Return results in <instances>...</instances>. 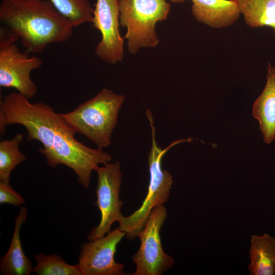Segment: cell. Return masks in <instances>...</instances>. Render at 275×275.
<instances>
[{
	"instance_id": "6da1fadb",
	"label": "cell",
	"mask_w": 275,
	"mask_h": 275,
	"mask_svg": "<svg viewBox=\"0 0 275 275\" xmlns=\"http://www.w3.org/2000/svg\"><path fill=\"white\" fill-rule=\"evenodd\" d=\"M25 127L28 141L37 140L39 149L52 168L64 164L77 176L78 182L88 188L91 174L100 164L111 162L112 156L101 149L86 146L75 138V132L51 106L42 102L32 103L18 92H13L0 101V133L8 126Z\"/></svg>"
},
{
	"instance_id": "7a4b0ae2",
	"label": "cell",
	"mask_w": 275,
	"mask_h": 275,
	"mask_svg": "<svg viewBox=\"0 0 275 275\" xmlns=\"http://www.w3.org/2000/svg\"><path fill=\"white\" fill-rule=\"evenodd\" d=\"M0 21L19 37L28 53H40L50 44L66 42L74 28L49 0H2Z\"/></svg>"
},
{
	"instance_id": "3957f363",
	"label": "cell",
	"mask_w": 275,
	"mask_h": 275,
	"mask_svg": "<svg viewBox=\"0 0 275 275\" xmlns=\"http://www.w3.org/2000/svg\"><path fill=\"white\" fill-rule=\"evenodd\" d=\"M125 98L123 95L103 88L73 111L61 115L76 133L85 135L102 149L111 144L119 111Z\"/></svg>"
},
{
	"instance_id": "277c9868",
	"label": "cell",
	"mask_w": 275,
	"mask_h": 275,
	"mask_svg": "<svg viewBox=\"0 0 275 275\" xmlns=\"http://www.w3.org/2000/svg\"><path fill=\"white\" fill-rule=\"evenodd\" d=\"M146 115L151 128L152 145L148 159L150 179L146 197L141 206L131 215L122 217L118 221L119 228L125 233L126 237L132 240L143 228L151 211L156 207L163 205L168 200L172 184V176L162 168V159L167 152L174 146L193 139L174 141L166 148L162 149L157 144L155 128L153 115L147 109Z\"/></svg>"
},
{
	"instance_id": "5b68a950",
	"label": "cell",
	"mask_w": 275,
	"mask_h": 275,
	"mask_svg": "<svg viewBox=\"0 0 275 275\" xmlns=\"http://www.w3.org/2000/svg\"><path fill=\"white\" fill-rule=\"evenodd\" d=\"M120 24L126 27L127 50L135 54L141 47H154L159 40L155 24L166 20L171 6L167 0H118Z\"/></svg>"
},
{
	"instance_id": "8992f818",
	"label": "cell",
	"mask_w": 275,
	"mask_h": 275,
	"mask_svg": "<svg viewBox=\"0 0 275 275\" xmlns=\"http://www.w3.org/2000/svg\"><path fill=\"white\" fill-rule=\"evenodd\" d=\"M19 37L4 26L1 27L0 35V86L13 88L28 99L37 92L35 83L31 78V73L39 68L42 60L36 56L30 57L17 47Z\"/></svg>"
},
{
	"instance_id": "52a82bcc",
	"label": "cell",
	"mask_w": 275,
	"mask_h": 275,
	"mask_svg": "<svg viewBox=\"0 0 275 275\" xmlns=\"http://www.w3.org/2000/svg\"><path fill=\"white\" fill-rule=\"evenodd\" d=\"M163 205L155 207L143 228L138 234L141 244L132 257L136 265L133 275H161L174 265V259L162 248L160 231L166 219Z\"/></svg>"
},
{
	"instance_id": "ba28073f",
	"label": "cell",
	"mask_w": 275,
	"mask_h": 275,
	"mask_svg": "<svg viewBox=\"0 0 275 275\" xmlns=\"http://www.w3.org/2000/svg\"><path fill=\"white\" fill-rule=\"evenodd\" d=\"M95 171L97 174L98 183L97 200L94 204L99 209L101 217L99 224L88 235L89 241L105 236L111 231L112 224L118 222L123 216L121 209L123 202L119 198L122 181L119 162L99 166Z\"/></svg>"
},
{
	"instance_id": "9c48e42d",
	"label": "cell",
	"mask_w": 275,
	"mask_h": 275,
	"mask_svg": "<svg viewBox=\"0 0 275 275\" xmlns=\"http://www.w3.org/2000/svg\"><path fill=\"white\" fill-rule=\"evenodd\" d=\"M125 233L119 227L105 236L81 245L78 263L83 275H124V266L114 259Z\"/></svg>"
},
{
	"instance_id": "30bf717a",
	"label": "cell",
	"mask_w": 275,
	"mask_h": 275,
	"mask_svg": "<svg viewBox=\"0 0 275 275\" xmlns=\"http://www.w3.org/2000/svg\"><path fill=\"white\" fill-rule=\"evenodd\" d=\"M119 15L118 0H96L92 23L102 37L95 52L108 64H115L123 58L124 40L119 32Z\"/></svg>"
},
{
	"instance_id": "8fae6325",
	"label": "cell",
	"mask_w": 275,
	"mask_h": 275,
	"mask_svg": "<svg viewBox=\"0 0 275 275\" xmlns=\"http://www.w3.org/2000/svg\"><path fill=\"white\" fill-rule=\"evenodd\" d=\"M196 19L215 29L232 25L240 14L236 0H191Z\"/></svg>"
},
{
	"instance_id": "7c38bea8",
	"label": "cell",
	"mask_w": 275,
	"mask_h": 275,
	"mask_svg": "<svg viewBox=\"0 0 275 275\" xmlns=\"http://www.w3.org/2000/svg\"><path fill=\"white\" fill-rule=\"evenodd\" d=\"M266 84L252 107V115L259 122L264 143L275 139V67L268 63Z\"/></svg>"
},
{
	"instance_id": "4fadbf2b",
	"label": "cell",
	"mask_w": 275,
	"mask_h": 275,
	"mask_svg": "<svg viewBox=\"0 0 275 275\" xmlns=\"http://www.w3.org/2000/svg\"><path fill=\"white\" fill-rule=\"evenodd\" d=\"M28 210L21 207L15 219V227L8 251L0 259V272L2 275H29L32 272L33 264L25 256L22 248L20 231L25 222Z\"/></svg>"
},
{
	"instance_id": "5bb4252c",
	"label": "cell",
	"mask_w": 275,
	"mask_h": 275,
	"mask_svg": "<svg viewBox=\"0 0 275 275\" xmlns=\"http://www.w3.org/2000/svg\"><path fill=\"white\" fill-rule=\"evenodd\" d=\"M251 275H273L275 273V237L268 233L252 235L249 250Z\"/></svg>"
},
{
	"instance_id": "9a60e30c",
	"label": "cell",
	"mask_w": 275,
	"mask_h": 275,
	"mask_svg": "<svg viewBox=\"0 0 275 275\" xmlns=\"http://www.w3.org/2000/svg\"><path fill=\"white\" fill-rule=\"evenodd\" d=\"M245 23L252 28L268 26L275 32V0H236Z\"/></svg>"
},
{
	"instance_id": "2e32d148",
	"label": "cell",
	"mask_w": 275,
	"mask_h": 275,
	"mask_svg": "<svg viewBox=\"0 0 275 275\" xmlns=\"http://www.w3.org/2000/svg\"><path fill=\"white\" fill-rule=\"evenodd\" d=\"M23 139V135L17 133L12 139L0 142V182L10 184L11 172L26 159V155L19 150Z\"/></svg>"
},
{
	"instance_id": "e0dca14e",
	"label": "cell",
	"mask_w": 275,
	"mask_h": 275,
	"mask_svg": "<svg viewBox=\"0 0 275 275\" xmlns=\"http://www.w3.org/2000/svg\"><path fill=\"white\" fill-rule=\"evenodd\" d=\"M36 265L32 272L38 275H83L78 264L70 265L59 255L36 254L34 256Z\"/></svg>"
},
{
	"instance_id": "ac0fdd59",
	"label": "cell",
	"mask_w": 275,
	"mask_h": 275,
	"mask_svg": "<svg viewBox=\"0 0 275 275\" xmlns=\"http://www.w3.org/2000/svg\"><path fill=\"white\" fill-rule=\"evenodd\" d=\"M57 10L69 19L74 27L92 23L94 9L88 0H49Z\"/></svg>"
},
{
	"instance_id": "d6986e66",
	"label": "cell",
	"mask_w": 275,
	"mask_h": 275,
	"mask_svg": "<svg viewBox=\"0 0 275 275\" xmlns=\"http://www.w3.org/2000/svg\"><path fill=\"white\" fill-rule=\"evenodd\" d=\"M24 199L13 189L10 184L0 182L1 204H9L18 206L24 204Z\"/></svg>"
},
{
	"instance_id": "ffe728a7",
	"label": "cell",
	"mask_w": 275,
	"mask_h": 275,
	"mask_svg": "<svg viewBox=\"0 0 275 275\" xmlns=\"http://www.w3.org/2000/svg\"><path fill=\"white\" fill-rule=\"evenodd\" d=\"M171 2L174 3H183L185 0H170Z\"/></svg>"
}]
</instances>
